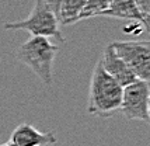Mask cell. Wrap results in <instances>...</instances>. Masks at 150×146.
<instances>
[{"label": "cell", "instance_id": "6da1fadb", "mask_svg": "<svg viewBox=\"0 0 150 146\" xmlns=\"http://www.w3.org/2000/svg\"><path fill=\"white\" fill-rule=\"evenodd\" d=\"M122 89L124 87L119 86L103 69L98 60L91 74L87 111L101 118L112 117L122 103Z\"/></svg>", "mask_w": 150, "mask_h": 146}, {"label": "cell", "instance_id": "7a4b0ae2", "mask_svg": "<svg viewBox=\"0 0 150 146\" xmlns=\"http://www.w3.org/2000/svg\"><path fill=\"white\" fill-rule=\"evenodd\" d=\"M59 51L49 38L31 37L16 52V58L30 67L45 86H52V67L55 56Z\"/></svg>", "mask_w": 150, "mask_h": 146}, {"label": "cell", "instance_id": "3957f363", "mask_svg": "<svg viewBox=\"0 0 150 146\" xmlns=\"http://www.w3.org/2000/svg\"><path fill=\"white\" fill-rule=\"evenodd\" d=\"M4 28L11 30V31L24 30V31L33 34V37H45V38L52 37L55 40H58L60 44L65 42V38L62 37L60 30H59L56 16L42 0H35V4L27 18L13 21V23H6Z\"/></svg>", "mask_w": 150, "mask_h": 146}, {"label": "cell", "instance_id": "277c9868", "mask_svg": "<svg viewBox=\"0 0 150 146\" xmlns=\"http://www.w3.org/2000/svg\"><path fill=\"white\" fill-rule=\"evenodd\" d=\"M114 52L126 63L136 79L149 82L150 42L149 41H115L111 42Z\"/></svg>", "mask_w": 150, "mask_h": 146}, {"label": "cell", "instance_id": "5b68a950", "mask_svg": "<svg viewBox=\"0 0 150 146\" xmlns=\"http://www.w3.org/2000/svg\"><path fill=\"white\" fill-rule=\"evenodd\" d=\"M150 90L149 82L135 80L122 89L121 113L128 121H150Z\"/></svg>", "mask_w": 150, "mask_h": 146}, {"label": "cell", "instance_id": "8992f818", "mask_svg": "<svg viewBox=\"0 0 150 146\" xmlns=\"http://www.w3.org/2000/svg\"><path fill=\"white\" fill-rule=\"evenodd\" d=\"M100 62L103 65V69L121 87L128 86V84L133 83L135 80H137L136 76L132 73L131 69L126 66V63L114 52L111 44H108L104 48V53H103V58L100 59Z\"/></svg>", "mask_w": 150, "mask_h": 146}, {"label": "cell", "instance_id": "52a82bcc", "mask_svg": "<svg viewBox=\"0 0 150 146\" xmlns=\"http://www.w3.org/2000/svg\"><path fill=\"white\" fill-rule=\"evenodd\" d=\"M10 142L16 146H48L55 145L58 140L52 132H39L30 124H20L13 131Z\"/></svg>", "mask_w": 150, "mask_h": 146}, {"label": "cell", "instance_id": "ba28073f", "mask_svg": "<svg viewBox=\"0 0 150 146\" xmlns=\"http://www.w3.org/2000/svg\"><path fill=\"white\" fill-rule=\"evenodd\" d=\"M100 16L117 17V18L135 21V23L142 24L146 30L149 28V24L143 20V17H142V14L139 13V10H137V7L135 6L133 0H111L108 7H107Z\"/></svg>", "mask_w": 150, "mask_h": 146}, {"label": "cell", "instance_id": "9c48e42d", "mask_svg": "<svg viewBox=\"0 0 150 146\" xmlns=\"http://www.w3.org/2000/svg\"><path fill=\"white\" fill-rule=\"evenodd\" d=\"M87 0H62L59 4L56 18L60 24H73L77 23Z\"/></svg>", "mask_w": 150, "mask_h": 146}, {"label": "cell", "instance_id": "30bf717a", "mask_svg": "<svg viewBox=\"0 0 150 146\" xmlns=\"http://www.w3.org/2000/svg\"><path fill=\"white\" fill-rule=\"evenodd\" d=\"M111 0H87L83 11L79 17V21L84 20V18H91V17H97L108 7Z\"/></svg>", "mask_w": 150, "mask_h": 146}, {"label": "cell", "instance_id": "8fae6325", "mask_svg": "<svg viewBox=\"0 0 150 146\" xmlns=\"http://www.w3.org/2000/svg\"><path fill=\"white\" fill-rule=\"evenodd\" d=\"M135 6L137 7L139 13L142 14L143 20L149 24V14H150V0H133Z\"/></svg>", "mask_w": 150, "mask_h": 146}, {"label": "cell", "instance_id": "7c38bea8", "mask_svg": "<svg viewBox=\"0 0 150 146\" xmlns=\"http://www.w3.org/2000/svg\"><path fill=\"white\" fill-rule=\"evenodd\" d=\"M0 146H16V145H14V143H11V142L8 140V142H6V143H1Z\"/></svg>", "mask_w": 150, "mask_h": 146}]
</instances>
